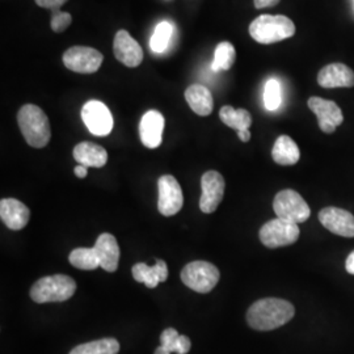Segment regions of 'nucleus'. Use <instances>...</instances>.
Segmentation results:
<instances>
[{"mask_svg": "<svg viewBox=\"0 0 354 354\" xmlns=\"http://www.w3.org/2000/svg\"><path fill=\"white\" fill-rule=\"evenodd\" d=\"M319 221L332 234L344 238H354V215L339 207H326L320 210Z\"/></svg>", "mask_w": 354, "mask_h": 354, "instance_id": "nucleus-13", "label": "nucleus"}, {"mask_svg": "<svg viewBox=\"0 0 354 354\" xmlns=\"http://www.w3.org/2000/svg\"><path fill=\"white\" fill-rule=\"evenodd\" d=\"M264 104L266 109L270 112L277 111L281 105V84L274 77L266 82V89H264Z\"/></svg>", "mask_w": 354, "mask_h": 354, "instance_id": "nucleus-28", "label": "nucleus"}, {"mask_svg": "<svg viewBox=\"0 0 354 354\" xmlns=\"http://www.w3.org/2000/svg\"><path fill=\"white\" fill-rule=\"evenodd\" d=\"M133 277L140 283H145L149 289H155L160 282L168 279V266L163 260H158L153 266L138 263L133 266Z\"/></svg>", "mask_w": 354, "mask_h": 354, "instance_id": "nucleus-20", "label": "nucleus"}, {"mask_svg": "<svg viewBox=\"0 0 354 354\" xmlns=\"http://www.w3.org/2000/svg\"><path fill=\"white\" fill-rule=\"evenodd\" d=\"M273 210L277 218L297 225L304 223L311 215L310 206L304 201V197L292 189L281 190L276 194Z\"/></svg>", "mask_w": 354, "mask_h": 354, "instance_id": "nucleus-6", "label": "nucleus"}, {"mask_svg": "<svg viewBox=\"0 0 354 354\" xmlns=\"http://www.w3.org/2000/svg\"><path fill=\"white\" fill-rule=\"evenodd\" d=\"M281 0H254V7L257 10L261 8H268V7H274L277 6Z\"/></svg>", "mask_w": 354, "mask_h": 354, "instance_id": "nucleus-32", "label": "nucleus"}, {"mask_svg": "<svg viewBox=\"0 0 354 354\" xmlns=\"http://www.w3.org/2000/svg\"><path fill=\"white\" fill-rule=\"evenodd\" d=\"M219 117L225 125L231 129H235L238 133L248 131L252 125L251 113L245 109H235L230 105L223 106L219 111Z\"/></svg>", "mask_w": 354, "mask_h": 354, "instance_id": "nucleus-23", "label": "nucleus"}, {"mask_svg": "<svg viewBox=\"0 0 354 354\" xmlns=\"http://www.w3.org/2000/svg\"><path fill=\"white\" fill-rule=\"evenodd\" d=\"M74 172H75L76 176L79 177V178H86L87 175H88V168L86 165H79L77 167H75Z\"/></svg>", "mask_w": 354, "mask_h": 354, "instance_id": "nucleus-34", "label": "nucleus"}, {"mask_svg": "<svg viewBox=\"0 0 354 354\" xmlns=\"http://www.w3.org/2000/svg\"><path fill=\"white\" fill-rule=\"evenodd\" d=\"M29 216V209L19 200L4 198L0 201V218L3 223L13 231H20L26 227Z\"/></svg>", "mask_w": 354, "mask_h": 354, "instance_id": "nucleus-17", "label": "nucleus"}, {"mask_svg": "<svg viewBox=\"0 0 354 354\" xmlns=\"http://www.w3.org/2000/svg\"><path fill=\"white\" fill-rule=\"evenodd\" d=\"M301 231L297 223H291L285 219L276 218L260 230V241L268 248H279L291 245L299 239Z\"/></svg>", "mask_w": 354, "mask_h": 354, "instance_id": "nucleus-7", "label": "nucleus"}, {"mask_svg": "<svg viewBox=\"0 0 354 354\" xmlns=\"http://www.w3.org/2000/svg\"><path fill=\"white\" fill-rule=\"evenodd\" d=\"M238 137H239V140L241 142H248V140H251V133H250V130L248 131H243V133H238Z\"/></svg>", "mask_w": 354, "mask_h": 354, "instance_id": "nucleus-35", "label": "nucleus"}, {"mask_svg": "<svg viewBox=\"0 0 354 354\" xmlns=\"http://www.w3.org/2000/svg\"><path fill=\"white\" fill-rule=\"evenodd\" d=\"M273 160L279 165H294L299 162L301 151L297 143L288 136H281L272 150Z\"/></svg>", "mask_w": 354, "mask_h": 354, "instance_id": "nucleus-22", "label": "nucleus"}, {"mask_svg": "<svg viewBox=\"0 0 354 354\" xmlns=\"http://www.w3.org/2000/svg\"><path fill=\"white\" fill-rule=\"evenodd\" d=\"M82 120L93 136L106 137L113 130V117L108 106L99 100L86 102L82 109Z\"/></svg>", "mask_w": 354, "mask_h": 354, "instance_id": "nucleus-9", "label": "nucleus"}, {"mask_svg": "<svg viewBox=\"0 0 354 354\" xmlns=\"http://www.w3.org/2000/svg\"><path fill=\"white\" fill-rule=\"evenodd\" d=\"M95 251L97 253L100 266L104 270L113 273L118 268L120 261V247L113 235L102 234L95 243Z\"/></svg>", "mask_w": 354, "mask_h": 354, "instance_id": "nucleus-18", "label": "nucleus"}, {"mask_svg": "<svg viewBox=\"0 0 354 354\" xmlns=\"http://www.w3.org/2000/svg\"><path fill=\"white\" fill-rule=\"evenodd\" d=\"M172 33H174V26L171 23H168V21L159 23L155 28V32L150 39L151 50L158 54L167 50L171 37H172Z\"/></svg>", "mask_w": 354, "mask_h": 354, "instance_id": "nucleus-27", "label": "nucleus"}, {"mask_svg": "<svg viewBox=\"0 0 354 354\" xmlns=\"http://www.w3.org/2000/svg\"><path fill=\"white\" fill-rule=\"evenodd\" d=\"M158 188H159V200H158L159 213L165 216L177 214L184 205V196L178 181L171 175H165L159 178Z\"/></svg>", "mask_w": 354, "mask_h": 354, "instance_id": "nucleus-10", "label": "nucleus"}, {"mask_svg": "<svg viewBox=\"0 0 354 354\" xmlns=\"http://www.w3.org/2000/svg\"><path fill=\"white\" fill-rule=\"evenodd\" d=\"M317 83L323 88H351L354 87V73L346 64H332L320 70Z\"/></svg>", "mask_w": 354, "mask_h": 354, "instance_id": "nucleus-16", "label": "nucleus"}, {"mask_svg": "<svg viewBox=\"0 0 354 354\" xmlns=\"http://www.w3.org/2000/svg\"><path fill=\"white\" fill-rule=\"evenodd\" d=\"M295 314L294 306L279 298H264L250 307L247 322L256 330H273L289 323Z\"/></svg>", "mask_w": 354, "mask_h": 354, "instance_id": "nucleus-1", "label": "nucleus"}, {"mask_svg": "<svg viewBox=\"0 0 354 354\" xmlns=\"http://www.w3.org/2000/svg\"><path fill=\"white\" fill-rule=\"evenodd\" d=\"M64 64L77 74H95L102 67L104 55L88 46H74L64 51Z\"/></svg>", "mask_w": 354, "mask_h": 354, "instance_id": "nucleus-8", "label": "nucleus"}, {"mask_svg": "<svg viewBox=\"0 0 354 354\" xmlns=\"http://www.w3.org/2000/svg\"><path fill=\"white\" fill-rule=\"evenodd\" d=\"M35 1L41 8L53 11V10H59L68 0H35Z\"/></svg>", "mask_w": 354, "mask_h": 354, "instance_id": "nucleus-31", "label": "nucleus"}, {"mask_svg": "<svg viewBox=\"0 0 354 354\" xmlns=\"http://www.w3.org/2000/svg\"><path fill=\"white\" fill-rule=\"evenodd\" d=\"M51 29L55 33H62L73 23V16L68 12H62L61 10L51 11Z\"/></svg>", "mask_w": 354, "mask_h": 354, "instance_id": "nucleus-29", "label": "nucleus"}, {"mask_svg": "<svg viewBox=\"0 0 354 354\" xmlns=\"http://www.w3.org/2000/svg\"><path fill=\"white\" fill-rule=\"evenodd\" d=\"M251 37L263 45L276 44L295 35V26L289 17L282 15H261L250 26Z\"/></svg>", "mask_w": 354, "mask_h": 354, "instance_id": "nucleus-3", "label": "nucleus"}, {"mask_svg": "<svg viewBox=\"0 0 354 354\" xmlns=\"http://www.w3.org/2000/svg\"><path fill=\"white\" fill-rule=\"evenodd\" d=\"M203 194L200 198V209L205 214L214 213L225 196L226 183L223 176L216 171H207L201 178Z\"/></svg>", "mask_w": 354, "mask_h": 354, "instance_id": "nucleus-11", "label": "nucleus"}, {"mask_svg": "<svg viewBox=\"0 0 354 354\" xmlns=\"http://www.w3.org/2000/svg\"><path fill=\"white\" fill-rule=\"evenodd\" d=\"M76 291V282L66 274H54L38 279L30 289V298L36 304L68 301Z\"/></svg>", "mask_w": 354, "mask_h": 354, "instance_id": "nucleus-4", "label": "nucleus"}, {"mask_svg": "<svg viewBox=\"0 0 354 354\" xmlns=\"http://www.w3.org/2000/svg\"><path fill=\"white\" fill-rule=\"evenodd\" d=\"M345 269L349 274H353L354 276V251L349 253V256L346 259V263H345Z\"/></svg>", "mask_w": 354, "mask_h": 354, "instance_id": "nucleus-33", "label": "nucleus"}, {"mask_svg": "<svg viewBox=\"0 0 354 354\" xmlns=\"http://www.w3.org/2000/svg\"><path fill=\"white\" fill-rule=\"evenodd\" d=\"M236 59V50L234 45L228 41H223L216 45L214 51V62L213 70L214 71H228Z\"/></svg>", "mask_w": 354, "mask_h": 354, "instance_id": "nucleus-25", "label": "nucleus"}, {"mask_svg": "<svg viewBox=\"0 0 354 354\" xmlns=\"http://www.w3.org/2000/svg\"><path fill=\"white\" fill-rule=\"evenodd\" d=\"M120 342L113 337L86 342L75 346L70 354H118Z\"/></svg>", "mask_w": 354, "mask_h": 354, "instance_id": "nucleus-24", "label": "nucleus"}, {"mask_svg": "<svg viewBox=\"0 0 354 354\" xmlns=\"http://www.w3.org/2000/svg\"><path fill=\"white\" fill-rule=\"evenodd\" d=\"M307 104L308 108L317 114L319 127L326 134H332L342 125L344 115L336 102L322 97H311Z\"/></svg>", "mask_w": 354, "mask_h": 354, "instance_id": "nucleus-12", "label": "nucleus"}, {"mask_svg": "<svg viewBox=\"0 0 354 354\" xmlns=\"http://www.w3.org/2000/svg\"><path fill=\"white\" fill-rule=\"evenodd\" d=\"M19 127L26 143L35 149H44L50 142L49 118L45 112L33 104H26L17 114Z\"/></svg>", "mask_w": 354, "mask_h": 354, "instance_id": "nucleus-2", "label": "nucleus"}, {"mask_svg": "<svg viewBox=\"0 0 354 354\" xmlns=\"http://www.w3.org/2000/svg\"><path fill=\"white\" fill-rule=\"evenodd\" d=\"M114 57L127 67H138L143 61V50L140 44L127 30L115 33L113 41Z\"/></svg>", "mask_w": 354, "mask_h": 354, "instance_id": "nucleus-14", "label": "nucleus"}, {"mask_svg": "<svg viewBox=\"0 0 354 354\" xmlns=\"http://www.w3.org/2000/svg\"><path fill=\"white\" fill-rule=\"evenodd\" d=\"M68 261L71 266L82 270H93L100 266L95 248H76L70 253Z\"/></svg>", "mask_w": 354, "mask_h": 354, "instance_id": "nucleus-26", "label": "nucleus"}, {"mask_svg": "<svg viewBox=\"0 0 354 354\" xmlns=\"http://www.w3.org/2000/svg\"><path fill=\"white\" fill-rule=\"evenodd\" d=\"M219 277L218 268L207 261H192L181 270V281L184 285L200 294L213 290Z\"/></svg>", "mask_w": 354, "mask_h": 354, "instance_id": "nucleus-5", "label": "nucleus"}, {"mask_svg": "<svg viewBox=\"0 0 354 354\" xmlns=\"http://www.w3.org/2000/svg\"><path fill=\"white\" fill-rule=\"evenodd\" d=\"M178 339L180 335L176 329L167 328L163 330L162 336H160V342H162V346L165 348L167 352L171 354H177L178 352Z\"/></svg>", "mask_w": 354, "mask_h": 354, "instance_id": "nucleus-30", "label": "nucleus"}, {"mask_svg": "<svg viewBox=\"0 0 354 354\" xmlns=\"http://www.w3.org/2000/svg\"><path fill=\"white\" fill-rule=\"evenodd\" d=\"M74 159L79 165H86L87 168H102L108 162V152L96 143L82 142L74 149Z\"/></svg>", "mask_w": 354, "mask_h": 354, "instance_id": "nucleus-19", "label": "nucleus"}, {"mask_svg": "<svg viewBox=\"0 0 354 354\" xmlns=\"http://www.w3.org/2000/svg\"><path fill=\"white\" fill-rule=\"evenodd\" d=\"M185 99L190 109L201 117H206L213 112L214 100L212 92L203 84H192L185 91Z\"/></svg>", "mask_w": 354, "mask_h": 354, "instance_id": "nucleus-21", "label": "nucleus"}, {"mask_svg": "<svg viewBox=\"0 0 354 354\" xmlns=\"http://www.w3.org/2000/svg\"><path fill=\"white\" fill-rule=\"evenodd\" d=\"M155 354H171V353H169V352H167V351H165V348H163V346H162V345H160V346H159V348H158V349H156V351H155Z\"/></svg>", "mask_w": 354, "mask_h": 354, "instance_id": "nucleus-36", "label": "nucleus"}, {"mask_svg": "<svg viewBox=\"0 0 354 354\" xmlns=\"http://www.w3.org/2000/svg\"><path fill=\"white\" fill-rule=\"evenodd\" d=\"M165 117L158 111H149L140 120V136L147 149H158L163 140Z\"/></svg>", "mask_w": 354, "mask_h": 354, "instance_id": "nucleus-15", "label": "nucleus"}]
</instances>
